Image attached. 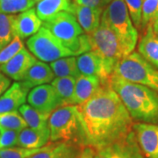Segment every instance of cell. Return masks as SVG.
Segmentation results:
<instances>
[{
	"instance_id": "1",
	"label": "cell",
	"mask_w": 158,
	"mask_h": 158,
	"mask_svg": "<svg viewBox=\"0 0 158 158\" xmlns=\"http://www.w3.org/2000/svg\"><path fill=\"white\" fill-rule=\"evenodd\" d=\"M82 127V146L98 148L118 141L132 132L133 119L109 84L89 100L77 106Z\"/></svg>"
},
{
	"instance_id": "2",
	"label": "cell",
	"mask_w": 158,
	"mask_h": 158,
	"mask_svg": "<svg viewBox=\"0 0 158 158\" xmlns=\"http://www.w3.org/2000/svg\"><path fill=\"white\" fill-rule=\"evenodd\" d=\"M119 97L132 119L158 125V93L146 86L113 74L108 81Z\"/></svg>"
},
{
	"instance_id": "3",
	"label": "cell",
	"mask_w": 158,
	"mask_h": 158,
	"mask_svg": "<svg viewBox=\"0 0 158 158\" xmlns=\"http://www.w3.org/2000/svg\"><path fill=\"white\" fill-rule=\"evenodd\" d=\"M101 24L115 34L124 56L134 52L137 45L138 32L132 22L124 0H113L108 4L102 12Z\"/></svg>"
},
{
	"instance_id": "4",
	"label": "cell",
	"mask_w": 158,
	"mask_h": 158,
	"mask_svg": "<svg viewBox=\"0 0 158 158\" xmlns=\"http://www.w3.org/2000/svg\"><path fill=\"white\" fill-rule=\"evenodd\" d=\"M42 27L49 30L74 56H80L90 51L89 37L85 34L73 14L62 11L43 21Z\"/></svg>"
},
{
	"instance_id": "5",
	"label": "cell",
	"mask_w": 158,
	"mask_h": 158,
	"mask_svg": "<svg viewBox=\"0 0 158 158\" xmlns=\"http://www.w3.org/2000/svg\"><path fill=\"white\" fill-rule=\"evenodd\" d=\"M48 128L52 142H75L82 145V127L77 106H63L51 113Z\"/></svg>"
},
{
	"instance_id": "6",
	"label": "cell",
	"mask_w": 158,
	"mask_h": 158,
	"mask_svg": "<svg viewBox=\"0 0 158 158\" xmlns=\"http://www.w3.org/2000/svg\"><path fill=\"white\" fill-rule=\"evenodd\" d=\"M113 74L129 82L146 86L158 93V69L138 52L125 56L116 65Z\"/></svg>"
},
{
	"instance_id": "7",
	"label": "cell",
	"mask_w": 158,
	"mask_h": 158,
	"mask_svg": "<svg viewBox=\"0 0 158 158\" xmlns=\"http://www.w3.org/2000/svg\"><path fill=\"white\" fill-rule=\"evenodd\" d=\"M87 35L90 40V51L100 58L106 72L111 77L118 62L124 57L117 37L101 23L94 32Z\"/></svg>"
},
{
	"instance_id": "8",
	"label": "cell",
	"mask_w": 158,
	"mask_h": 158,
	"mask_svg": "<svg viewBox=\"0 0 158 158\" xmlns=\"http://www.w3.org/2000/svg\"><path fill=\"white\" fill-rule=\"evenodd\" d=\"M27 47L36 59L43 62H53L63 57L75 56L49 30L43 27L28 38Z\"/></svg>"
},
{
	"instance_id": "9",
	"label": "cell",
	"mask_w": 158,
	"mask_h": 158,
	"mask_svg": "<svg viewBox=\"0 0 158 158\" xmlns=\"http://www.w3.org/2000/svg\"><path fill=\"white\" fill-rule=\"evenodd\" d=\"M93 158H144L132 130L122 139L94 149Z\"/></svg>"
},
{
	"instance_id": "10",
	"label": "cell",
	"mask_w": 158,
	"mask_h": 158,
	"mask_svg": "<svg viewBox=\"0 0 158 158\" xmlns=\"http://www.w3.org/2000/svg\"><path fill=\"white\" fill-rule=\"evenodd\" d=\"M27 102L30 106L40 113L48 114L62 106L55 88L48 84L33 88L27 95Z\"/></svg>"
},
{
	"instance_id": "11",
	"label": "cell",
	"mask_w": 158,
	"mask_h": 158,
	"mask_svg": "<svg viewBox=\"0 0 158 158\" xmlns=\"http://www.w3.org/2000/svg\"><path fill=\"white\" fill-rule=\"evenodd\" d=\"M132 129L141 153L147 158H158V125L137 122Z\"/></svg>"
},
{
	"instance_id": "12",
	"label": "cell",
	"mask_w": 158,
	"mask_h": 158,
	"mask_svg": "<svg viewBox=\"0 0 158 158\" xmlns=\"http://www.w3.org/2000/svg\"><path fill=\"white\" fill-rule=\"evenodd\" d=\"M36 62L37 59L24 47L8 62L0 66V72L15 82H20Z\"/></svg>"
},
{
	"instance_id": "13",
	"label": "cell",
	"mask_w": 158,
	"mask_h": 158,
	"mask_svg": "<svg viewBox=\"0 0 158 158\" xmlns=\"http://www.w3.org/2000/svg\"><path fill=\"white\" fill-rule=\"evenodd\" d=\"M30 89L22 82H14L0 97V113L15 112L27 100Z\"/></svg>"
},
{
	"instance_id": "14",
	"label": "cell",
	"mask_w": 158,
	"mask_h": 158,
	"mask_svg": "<svg viewBox=\"0 0 158 158\" xmlns=\"http://www.w3.org/2000/svg\"><path fill=\"white\" fill-rule=\"evenodd\" d=\"M77 64L80 74L97 77L100 79L103 85L108 84L111 77L106 72L100 58L92 51L86 52L77 57Z\"/></svg>"
},
{
	"instance_id": "15",
	"label": "cell",
	"mask_w": 158,
	"mask_h": 158,
	"mask_svg": "<svg viewBox=\"0 0 158 158\" xmlns=\"http://www.w3.org/2000/svg\"><path fill=\"white\" fill-rule=\"evenodd\" d=\"M42 23L34 7L22 11L15 17V36H18L21 40L30 38L42 27Z\"/></svg>"
},
{
	"instance_id": "16",
	"label": "cell",
	"mask_w": 158,
	"mask_h": 158,
	"mask_svg": "<svg viewBox=\"0 0 158 158\" xmlns=\"http://www.w3.org/2000/svg\"><path fill=\"white\" fill-rule=\"evenodd\" d=\"M103 10L101 8L81 6L73 2L70 13L77 19L85 34H90L100 26Z\"/></svg>"
},
{
	"instance_id": "17",
	"label": "cell",
	"mask_w": 158,
	"mask_h": 158,
	"mask_svg": "<svg viewBox=\"0 0 158 158\" xmlns=\"http://www.w3.org/2000/svg\"><path fill=\"white\" fill-rule=\"evenodd\" d=\"M102 85L103 84L98 77L80 74L78 77L76 78L75 106H79L89 100L100 90Z\"/></svg>"
},
{
	"instance_id": "18",
	"label": "cell",
	"mask_w": 158,
	"mask_h": 158,
	"mask_svg": "<svg viewBox=\"0 0 158 158\" xmlns=\"http://www.w3.org/2000/svg\"><path fill=\"white\" fill-rule=\"evenodd\" d=\"M55 78V74L50 66L45 62L37 61L29 69L22 82L27 87L32 90L40 85H48Z\"/></svg>"
},
{
	"instance_id": "19",
	"label": "cell",
	"mask_w": 158,
	"mask_h": 158,
	"mask_svg": "<svg viewBox=\"0 0 158 158\" xmlns=\"http://www.w3.org/2000/svg\"><path fill=\"white\" fill-rule=\"evenodd\" d=\"M81 149L75 142H51L44 150L29 158H78Z\"/></svg>"
},
{
	"instance_id": "20",
	"label": "cell",
	"mask_w": 158,
	"mask_h": 158,
	"mask_svg": "<svg viewBox=\"0 0 158 158\" xmlns=\"http://www.w3.org/2000/svg\"><path fill=\"white\" fill-rule=\"evenodd\" d=\"M138 53L158 69V35L154 33L151 24L148 26L145 34L139 41Z\"/></svg>"
},
{
	"instance_id": "21",
	"label": "cell",
	"mask_w": 158,
	"mask_h": 158,
	"mask_svg": "<svg viewBox=\"0 0 158 158\" xmlns=\"http://www.w3.org/2000/svg\"><path fill=\"white\" fill-rule=\"evenodd\" d=\"M49 140V128L37 130L26 127L19 133L18 146L26 148H40L47 146Z\"/></svg>"
},
{
	"instance_id": "22",
	"label": "cell",
	"mask_w": 158,
	"mask_h": 158,
	"mask_svg": "<svg viewBox=\"0 0 158 158\" xmlns=\"http://www.w3.org/2000/svg\"><path fill=\"white\" fill-rule=\"evenodd\" d=\"M72 4L71 0H40L35 4V11L43 22L59 12H70Z\"/></svg>"
},
{
	"instance_id": "23",
	"label": "cell",
	"mask_w": 158,
	"mask_h": 158,
	"mask_svg": "<svg viewBox=\"0 0 158 158\" xmlns=\"http://www.w3.org/2000/svg\"><path fill=\"white\" fill-rule=\"evenodd\" d=\"M75 85L73 77H56L51 82L63 106H75Z\"/></svg>"
},
{
	"instance_id": "24",
	"label": "cell",
	"mask_w": 158,
	"mask_h": 158,
	"mask_svg": "<svg viewBox=\"0 0 158 158\" xmlns=\"http://www.w3.org/2000/svg\"><path fill=\"white\" fill-rule=\"evenodd\" d=\"M19 112L29 128L37 130L48 128V118L50 114L40 113L38 110L26 104L19 107Z\"/></svg>"
},
{
	"instance_id": "25",
	"label": "cell",
	"mask_w": 158,
	"mask_h": 158,
	"mask_svg": "<svg viewBox=\"0 0 158 158\" xmlns=\"http://www.w3.org/2000/svg\"><path fill=\"white\" fill-rule=\"evenodd\" d=\"M50 68L56 77H73L77 78L80 76L77 57L68 56L61 58L55 62H50Z\"/></svg>"
},
{
	"instance_id": "26",
	"label": "cell",
	"mask_w": 158,
	"mask_h": 158,
	"mask_svg": "<svg viewBox=\"0 0 158 158\" xmlns=\"http://www.w3.org/2000/svg\"><path fill=\"white\" fill-rule=\"evenodd\" d=\"M16 14L0 11V51L6 48L15 37L14 21Z\"/></svg>"
},
{
	"instance_id": "27",
	"label": "cell",
	"mask_w": 158,
	"mask_h": 158,
	"mask_svg": "<svg viewBox=\"0 0 158 158\" xmlns=\"http://www.w3.org/2000/svg\"><path fill=\"white\" fill-rule=\"evenodd\" d=\"M27 127V125L19 112H8L0 113V129L21 131Z\"/></svg>"
},
{
	"instance_id": "28",
	"label": "cell",
	"mask_w": 158,
	"mask_h": 158,
	"mask_svg": "<svg viewBox=\"0 0 158 158\" xmlns=\"http://www.w3.org/2000/svg\"><path fill=\"white\" fill-rule=\"evenodd\" d=\"M35 4V0H0V11L15 15L33 8Z\"/></svg>"
},
{
	"instance_id": "29",
	"label": "cell",
	"mask_w": 158,
	"mask_h": 158,
	"mask_svg": "<svg viewBox=\"0 0 158 158\" xmlns=\"http://www.w3.org/2000/svg\"><path fill=\"white\" fill-rule=\"evenodd\" d=\"M48 146V144L40 148H26L22 147H13L0 149V158H29L44 150Z\"/></svg>"
},
{
	"instance_id": "30",
	"label": "cell",
	"mask_w": 158,
	"mask_h": 158,
	"mask_svg": "<svg viewBox=\"0 0 158 158\" xmlns=\"http://www.w3.org/2000/svg\"><path fill=\"white\" fill-rule=\"evenodd\" d=\"M158 12V0H143L141 29H146Z\"/></svg>"
},
{
	"instance_id": "31",
	"label": "cell",
	"mask_w": 158,
	"mask_h": 158,
	"mask_svg": "<svg viewBox=\"0 0 158 158\" xmlns=\"http://www.w3.org/2000/svg\"><path fill=\"white\" fill-rule=\"evenodd\" d=\"M24 48L22 40L18 36H15L11 42L0 51V66L5 64L14 56L20 49Z\"/></svg>"
},
{
	"instance_id": "32",
	"label": "cell",
	"mask_w": 158,
	"mask_h": 158,
	"mask_svg": "<svg viewBox=\"0 0 158 158\" xmlns=\"http://www.w3.org/2000/svg\"><path fill=\"white\" fill-rule=\"evenodd\" d=\"M126 6L135 28L140 29L141 26V12L143 0H124Z\"/></svg>"
},
{
	"instance_id": "33",
	"label": "cell",
	"mask_w": 158,
	"mask_h": 158,
	"mask_svg": "<svg viewBox=\"0 0 158 158\" xmlns=\"http://www.w3.org/2000/svg\"><path fill=\"white\" fill-rule=\"evenodd\" d=\"M18 131L9 129H0V149L18 146Z\"/></svg>"
},
{
	"instance_id": "34",
	"label": "cell",
	"mask_w": 158,
	"mask_h": 158,
	"mask_svg": "<svg viewBox=\"0 0 158 158\" xmlns=\"http://www.w3.org/2000/svg\"><path fill=\"white\" fill-rule=\"evenodd\" d=\"M74 2L77 5L90 6V7H94V8L104 9V7L106 6L105 0H75Z\"/></svg>"
},
{
	"instance_id": "35",
	"label": "cell",
	"mask_w": 158,
	"mask_h": 158,
	"mask_svg": "<svg viewBox=\"0 0 158 158\" xmlns=\"http://www.w3.org/2000/svg\"><path fill=\"white\" fill-rule=\"evenodd\" d=\"M11 79H10L8 77H6L5 74L0 72V97L4 94L6 91L11 85Z\"/></svg>"
},
{
	"instance_id": "36",
	"label": "cell",
	"mask_w": 158,
	"mask_h": 158,
	"mask_svg": "<svg viewBox=\"0 0 158 158\" xmlns=\"http://www.w3.org/2000/svg\"><path fill=\"white\" fill-rule=\"evenodd\" d=\"M93 156H94V149L92 148L85 146L82 148L78 158H93Z\"/></svg>"
},
{
	"instance_id": "37",
	"label": "cell",
	"mask_w": 158,
	"mask_h": 158,
	"mask_svg": "<svg viewBox=\"0 0 158 158\" xmlns=\"http://www.w3.org/2000/svg\"><path fill=\"white\" fill-rule=\"evenodd\" d=\"M151 25H152V28L154 33L156 34V35H158V12L157 14L156 15L155 19H153Z\"/></svg>"
},
{
	"instance_id": "38",
	"label": "cell",
	"mask_w": 158,
	"mask_h": 158,
	"mask_svg": "<svg viewBox=\"0 0 158 158\" xmlns=\"http://www.w3.org/2000/svg\"><path fill=\"white\" fill-rule=\"evenodd\" d=\"M112 1H113V0H105V3H106V5L107 6L108 4H109L110 2H112Z\"/></svg>"
},
{
	"instance_id": "39",
	"label": "cell",
	"mask_w": 158,
	"mask_h": 158,
	"mask_svg": "<svg viewBox=\"0 0 158 158\" xmlns=\"http://www.w3.org/2000/svg\"><path fill=\"white\" fill-rule=\"evenodd\" d=\"M35 1H36V3H37V2H38V1H40V0H35Z\"/></svg>"
}]
</instances>
